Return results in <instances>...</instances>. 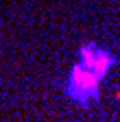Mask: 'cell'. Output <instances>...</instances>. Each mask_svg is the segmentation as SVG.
I'll use <instances>...</instances> for the list:
<instances>
[{
    "instance_id": "6da1fadb",
    "label": "cell",
    "mask_w": 120,
    "mask_h": 122,
    "mask_svg": "<svg viewBox=\"0 0 120 122\" xmlns=\"http://www.w3.org/2000/svg\"><path fill=\"white\" fill-rule=\"evenodd\" d=\"M100 81L94 72L85 70L83 66L74 63L70 74H68V81H66V94L68 98L79 105V107H89L92 102L98 100V87H100Z\"/></svg>"
},
{
    "instance_id": "7a4b0ae2",
    "label": "cell",
    "mask_w": 120,
    "mask_h": 122,
    "mask_svg": "<svg viewBox=\"0 0 120 122\" xmlns=\"http://www.w3.org/2000/svg\"><path fill=\"white\" fill-rule=\"evenodd\" d=\"M79 66H83L85 70L94 72L98 79H105L109 74V70L116 63V57L107 50V48H100L96 44H83L81 50H79Z\"/></svg>"
}]
</instances>
